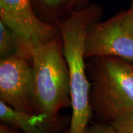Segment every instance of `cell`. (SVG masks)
<instances>
[{
  "label": "cell",
  "mask_w": 133,
  "mask_h": 133,
  "mask_svg": "<svg viewBox=\"0 0 133 133\" xmlns=\"http://www.w3.org/2000/svg\"><path fill=\"white\" fill-rule=\"evenodd\" d=\"M101 8L91 5L71 10L56 22L62 38L70 81L72 116L67 133H85L92 118L91 84L86 74L85 38L87 29L100 16Z\"/></svg>",
  "instance_id": "cell-1"
},
{
  "label": "cell",
  "mask_w": 133,
  "mask_h": 133,
  "mask_svg": "<svg viewBox=\"0 0 133 133\" xmlns=\"http://www.w3.org/2000/svg\"><path fill=\"white\" fill-rule=\"evenodd\" d=\"M34 70V112L57 116L71 105L69 70L60 34L31 45Z\"/></svg>",
  "instance_id": "cell-2"
},
{
  "label": "cell",
  "mask_w": 133,
  "mask_h": 133,
  "mask_svg": "<svg viewBox=\"0 0 133 133\" xmlns=\"http://www.w3.org/2000/svg\"><path fill=\"white\" fill-rule=\"evenodd\" d=\"M90 102L101 118L112 122L133 113V63L115 57L94 58L90 66Z\"/></svg>",
  "instance_id": "cell-3"
},
{
  "label": "cell",
  "mask_w": 133,
  "mask_h": 133,
  "mask_svg": "<svg viewBox=\"0 0 133 133\" xmlns=\"http://www.w3.org/2000/svg\"><path fill=\"white\" fill-rule=\"evenodd\" d=\"M34 70L31 58L13 55L1 58L0 100L12 108L34 112Z\"/></svg>",
  "instance_id": "cell-4"
},
{
  "label": "cell",
  "mask_w": 133,
  "mask_h": 133,
  "mask_svg": "<svg viewBox=\"0 0 133 133\" xmlns=\"http://www.w3.org/2000/svg\"><path fill=\"white\" fill-rule=\"evenodd\" d=\"M87 58L115 57L133 63V34L121 14L104 22H94L85 38Z\"/></svg>",
  "instance_id": "cell-5"
},
{
  "label": "cell",
  "mask_w": 133,
  "mask_h": 133,
  "mask_svg": "<svg viewBox=\"0 0 133 133\" xmlns=\"http://www.w3.org/2000/svg\"><path fill=\"white\" fill-rule=\"evenodd\" d=\"M0 21L30 45L59 35L56 24L38 18L31 0H0Z\"/></svg>",
  "instance_id": "cell-6"
},
{
  "label": "cell",
  "mask_w": 133,
  "mask_h": 133,
  "mask_svg": "<svg viewBox=\"0 0 133 133\" xmlns=\"http://www.w3.org/2000/svg\"><path fill=\"white\" fill-rule=\"evenodd\" d=\"M1 122L19 129L22 133H51L57 128V116L14 109L0 100Z\"/></svg>",
  "instance_id": "cell-7"
},
{
  "label": "cell",
  "mask_w": 133,
  "mask_h": 133,
  "mask_svg": "<svg viewBox=\"0 0 133 133\" xmlns=\"http://www.w3.org/2000/svg\"><path fill=\"white\" fill-rule=\"evenodd\" d=\"M24 55L31 58V45L24 41L8 25L0 21V56Z\"/></svg>",
  "instance_id": "cell-8"
},
{
  "label": "cell",
  "mask_w": 133,
  "mask_h": 133,
  "mask_svg": "<svg viewBox=\"0 0 133 133\" xmlns=\"http://www.w3.org/2000/svg\"><path fill=\"white\" fill-rule=\"evenodd\" d=\"M36 14L48 19V22H54L64 17L72 8V0H31Z\"/></svg>",
  "instance_id": "cell-9"
},
{
  "label": "cell",
  "mask_w": 133,
  "mask_h": 133,
  "mask_svg": "<svg viewBox=\"0 0 133 133\" xmlns=\"http://www.w3.org/2000/svg\"><path fill=\"white\" fill-rule=\"evenodd\" d=\"M110 124H112L120 133H133V113L118 117Z\"/></svg>",
  "instance_id": "cell-10"
},
{
  "label": "cell",
  "mask_w": 133,
  "mask_h": 133,
  "mask_svg": "<svg viewBox=\"0 0 133 133\" xmlns=\"http://www.w3.org/2000/svg\"><path fill=\"white\" fill-rule=\"evenodd\" d=\"M85 133H120L112 124H96L88 127Z\"/></svg>",
  "instance_id": "cell-11"
},
{
  "label": "cell",
  "mask_w": 133,
  "mask_h": 133,
  "mask_svg": "<svg viewBox=\"0 0 133 133\" xmlns=\"http://www.w3.org/2000/svg\"><path fill=\"white\" fill-rule=\"evenodd\" d=\"M121 14L125 24L133 34V1L132 5L130 8V9L124 11Z\"/></svg>",
  "instance_id": "cell-12"
},
{
  "label": "cell",
  "mask_w": 133,
  "mask_h": 133,
  "mask_svg": "<svg viewBox=\"0 0 133 133\" xmlns=\"http://www.w3.org/2000/svg\"><path fill=\"white\" fill-rule=\"evenodd\" d=\"M0 133H22L19 129L15 128L8 124L1 123L0 124Z\"/></svg>",
  "instance_id": "cell-13"
},
{
  "label": "cell",
  "mask_w": 133,
  "mask_h": 133,
  "mask_svg": "<svg viewBox=\"0 0 133 133\" xmlns=\"http://www.w3.org/2000/svg\"><path fill=\"white\" fill-rule=\"evenodd\" d=\"M85 0H72V7L74 5H78V4H81L82 2H84Z\"/></svg>",
  "instance_id": "cell-14"
}]
</instances>
